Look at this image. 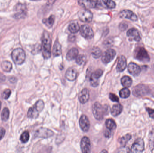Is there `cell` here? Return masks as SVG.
<instances>
[{
    "label": "cell",
    "instance_id": "cell-39",
    "mask_svg": "<svg viewBox=\"0 0 154 153\" xmlns=\"http://www.w3.org/2000/svg\"><path fill=\"white\" fill-rule=\"evenodd\" d=\"M109 98L112 101L114 102H119V99L118 97L114 93H109Z\"/></svg>",
    "mask_w": 154,
    "mask_h": 153
},
{
    "label": "cell",
    "instance_id": "cell-13",
    "mask_svg": "<svg viewBox=\"0 0 154 153\" xmlns=\"http://www.w3.org/2000/svg\"><path fill=\"white\" fill-rule=\"evenodd\" d=\"M81 35L87 39H91L94 37V32L88 25H83L80 28Z\"/></svg>",
    "mask_w": 154,
    "mask_h": 153
},
{
    "label": "cell",
    "instance_id": "cell-21",
    "mask_svg": "<svg viewBox=\"0 0 154 153\" xmlns=\"http://www.w3.org/2000/svg\"><path fill=\"white\" fill-rule=\"evenodd\" d=\"M77 71L75 68L70 67L68 68L66 73V77L69 81H73L76 80L77 77Z\"/></svg>",
    "mask_w": 154,
    "mask_h": 153
},
{
    "label": "cell",
    "instance_id": "cell-25",
    "mask_svg": "<svg viewBox=\"0 0 154 153\" xmlns=\"http://www.w3.org/2000/svg\"><path fill=\"white\" fill-rule=\"evenodd\" d=\"M123 106L120 104H116L114 105L111 108V115L114 117L120 115L123 110Z\"/></svg>",
    "mask_w": 154,
    "mask_h": 153
},
{
    "label": "cell",
    "instance_id": "cell-10",
    "mask_svg": "<svg viewBox=\"0 0 154 153\" xmlns=\"http://www.w3.org/2000/svg\"><path fill=\"white\" fill-rule=\"evenodd\" d=\"M103 75V71L101 69H98L92 73L90 78L91 85L94 87H96L99 84V79Z\"/></svg>",
    "mask_w": 154,
    "mask_h": 153
},
{
    "label": "cell",
    "instance_id": "cell-45",
    "mask_svg": "<svg viewBox=\"0 0 154 153\" xmlns=\"http://www.w3.org/2000/svg\"><path fill=\"white\" fill-rule=\"evenodd\" d=\"M101 153H107L108 152H107L106 151V150H103V151H102V152H101Z\"/></svg>",
    "mask_w": 154,
    "mask_h": 153
},
{
    "label": "cell",
    "instance_id": "cell-35",
    "mask_svg": "<svg viewBox=\"0 0 154 153\" xmlns=\"http://www.w3.org/2000/svg\"><path fill=\"white\" fill-rule=\"evenodd\" d=\"M119 94L121 98L126 99L130 96V91L127 88H125L120 90Z\"/></svg>",
    "mask_w": 154,
    "mask_h": 153
},
{
    "label": "cell",
    "instance_id": "cell-46",
    "mask_svg": "<svg viewBox=\"0 0 154 153\" xmlns=\"http://www.w3.org/2000/svg\"><path fill=\"white\" fill-rule=\"evenodd\" d=\"M1 106H2V103H1V102L0 101V110H1Z\"/></svg>",
    "mask_w": 154,
    "mask_h": 153
},
{
    "label": "cell",
    "instance_id": "cell-1",
    "mask_svg": "<svg viewBox=\"0 0 154 153\" xmlns=\"http://www.w3.org/2000/svg\"><path fill=\"white\" fill-rule=\"evenodd\" d=\"M51 40L49 33L48 31H44L42 37V44L41 49L42 50V55L45 59L49 58L51 56Z\"/></svg>",
    "mask_w": 154,
    "mask_h": 153
},
{
    "label": "cell",
    "instance_id": "cell-19",
    "mask_svg": "<svg viewBox=\"0 0 154 153\" xmlns=\"http://www.w3.org/2000/svg\"><path fill=\"white\" fill-rule=\"evenodd\" d=\"M128 70L130 74L134 76H137L140 74L141 69L138 65L134 63H131L128 64Z\"/></svg>",
    "mask_w": 154,
    "mask_h": 153
},
{
    "label": "cell",
    "instance_id": "cell-28",
    "mask_svg": "<svg viewBox=\"0 0 154 153\" xmlns=\"http://www.w3.org/2000/svg\"><path fill=\"white\" fill-rule=\"evenodd\" d=\"M1 68L4 72H10L12 69V64L9 61H3L1 63Z\"/></svg>",
    "mask_w": 154,
    "mask_h": 153
},
{
    "label": "cell",
    "instance_id": "cell-23",
    "mask_svg": "<svg viewBox=\"0 0 154 153\" xmlns=\"http://www.w3.org/2000/svg\"><path fill=\"white\" fill-rule=\"evenodd\" d=\"M62 53V48L58 40H56L52 49V54L54 57H58Z\"/></svg>",
    "mask_w": 154,
    "mask_h": 153
},
{
    "label": "cell",
    "instance_id": "cell-26",
    "mask_svg": "<svg viewBox=\"0 0 154 153\" xmlns=\"http://www.w3.org/2000/svg\"><path fill=\"white\" fill-rule=\"evenodd\" d=\"M79 54L78 49L76 48H73L68 52L66 55V58L68 61H71L76 58Z\"/></svg>",
    "mask_w": 154,
    "mask_h": 153
},
{
    "label": "cell",
    "instance_id": "cell-7",
    "mask_svg": "<svg viewBox=\"0 0 154 153\" xmlns=\"http://www.w3.org/2000/svg\"><path fill=\"white\" fill-rule=\"evenodd\" d=\"M150 92L149 87L145 84H138L135 86L133 90V93L135 96L142 97L147 95Z\"/></svg>",
    "mask_w": 154,
    "mask_h": 153
},
{
    "label": "cell",
    "instance_id": "cell-36",
    "mask_svg": "<svg viewBox=\"0 0 154 153\" xmlns=\"http://www.w3.org/2000/svg\"><path fill=\"white\" fill-rule=\"evenodd\" d=\"M131 135L130 134H127L123 137L120 139V143L122 146H125L128 142L131 139Z\"/></svg>",
    "mask_w": 154,
    "mask_h": 153
},
{
    "label": "cell",
    "instance_id": "cell-12",
    "mask_svg": "<svg viewBox=\"0 0 154 153\" xmlns=\"http://www.w3.org/2000/svg\"><path fill=\"white\" fill-rule=\"evenodd\" d=\"M15 13L14 17L19 19L24 18L27 14V7L25 4L19 3L16 4L15 7Z\"/></svg>",
    "mask_w": 154,
    "mask_h": 153
},
{
    "label": "cell",
    "instance_id": "cell-9",
    "mask_svg": "<svg viewBox=\"0 0 154 153\" xmlns=\"http://www.w3.org/2000/svg\"><path fill=\"white\" fill-rule=\"evenodd\" d=\"M78 17L83 22H90L93 19V14L90 11L86 9L79 11L78 13Z\"/></svg>",
    "mask_w": 154,
    "mask_h": 153
},
{
    "label": "cell",
    "instance_id": "cell-22",
    "mask_svg": "<svg viewBox=\"0 0 154 153\" xmlns=\"http://www.w3.org/2000/svg\"><path fill=\"white\" fill-rule=\"evenodd\" d=\"M127 67V60L124 56L122 55L119 57L117 65V70L118 72H122Z\"/></svg>",
    "mask_w": 154,
    "mask_h": 153
},
{
    "label": "cell",
    "instance_id": "cell-15",
    "mask_svg": "<svg viewBox=\"0 0 154 153\" xmlns=\"http://www.w3.org/2000/svg\"><path fill=\"white\" fill-rule=\"evenodd\" d=\"M144 142L141 138H138L135 141L132 147V152L134 153L142 152L144 150Z\"/></svg>",
    "mask_w": 154,
    "mask_h": 153
},
{
    "label": "cell",
    "instance_id": "cell-30",
    "mask_svg": "<svg viewBox=\"0 0 154 153\" xmlns=\"http://www.w3.org/2000/svg\"><path fill=\"white\" fill-rule=\"evenodd\" d=\"M106 125L108 129L110 130H115L116 128V124L112 119H108L106 121Z\"/></svg>",
    "mask_w": 154,
    "mask_h": 153
},
{
    "label": "cell",
    "instance_id": "cell-32",
    "mask_svg": "<svg viewBox=\"0 0 154 153\" xmlns=\"http://www.w3.org/2000/svg\"><path fill=\"white\" fill-rule=\"evenodd\" d=\"M91 55L94 58H99L102 55V51L99 48L94 47L91 51Z\"/></svg>",
    "mask_w": 154,
    "mask_h": 153
},
{
    "label": "cell",
    "instance_id": "cell-2",
    "mask_svg": "<svg viewBox=\"0 0 154 153\" xmlns=\"http://www.w3.org/2000/svg\"><path fill=\"white\" fill-rule=\"evenodd\" d=\"M109 107L106 105L102 106L100 103L96 102L92 106V113L96 119L101 120L105 115H107L109 112Z\"/></svg>",
    "mask_w": 154,
    "mask_h": 153
},
{
    "label": "cell",
    "instance_id": "cell-8",
    "mask_svg": "<svg viewBox=\"0 0 154 153\" xmlns=\"http://www.w3.org/2000/svg\"><path fill=\"white\" fill-rule=\"evenodd\" d=\"M54 134V132L51 129L41 128L36 130L34 136L38 138H48L53 136Z\"/></svg>",
    "mask_w": 154,
    "mask_h": 153
},
{
    "label": "cell",
    "instance_id": "cell-14",
    "mask_svg": "<svg viewBox=\"0 0 154 153\" xmlns=\"http://www.w3.org/2000/svg\"><path fill=\"white\" fill-rule=\"evenodd\" d=\"M80 147L82 153H90L91 150V144L89 138L87 137H83L80 142Z\"/></svg>",
    "mask_w": 154,
    "mask_h": 153
},
{
    "label": "cell",
    "instance_id": "cell-20",
    "mask_svg": "<svg viewBox=\"0 0 154 153\" xmlns=\"http://www.w3.org/2000/svg\"><path fill=\"white\" fill-rule=\"evenodd\" d=\"M90 98L89 92L88 89H83L79 94V100L81 104H85L88 102Z\"/></svg>",
    "mask_w": 154,
    "mask_h": 153
},
{
    "label": "cell",
    "instance_id": "cell-42",
    "mask_svg": "<svg viewBox=\"0 0 154 153\" xmlns=\"http://www.w3.org/2000/svg\"><path fill=\"white\" fill-rule=\"evenodd\" d=\"M112 131L113 130H110L109 129H108L107 130H106L105 133V137H107V138H109V137H111L112 136V134H113Z\"/></svg>",
    "mask_w": 154,
    "mask_h": 153
},
{
    "label": "cell",
    "instance_id": "cell-38",
    "mask_svg": "<svg viewBox=\"0 0 154 153\" xmlns=\"http://www.w3.org/2000/svg\"><path fill=\"white\" fill-rule=\"evenodd\" d=\"M11 94V91L10 89H5L2 93V97L5 100H7L10 98Z\"/></svg>",
    "mask_w": 154,
    "mask_h": 153
},
{
    "label": "cell",
    "instance_id": "cell-17",
    "mask_svg": "<svg viewBox=\"0 0 154 153\" xmlns=\"http://www.w3.org/2000/svg\"><path fill=\"white\" fill-rule=\"evenodd\" d=\"M127 36L129 38L130 40L139 42L141 40V37L139 31L134 28L128 30L127 32Z\"/></svg>",
    "mask_w": 154,
    "mask_h": 153
},
{
    "label": "cell",
    "instance_id": "cell-31",
    "mask_svg": "<svg viewBox=\"0 0 154 153\" xmlns=\"http://www.w3.org/2000/svg\"><path fill=\"white\" fill-rule=\"evenodd\" d=\"M10 116V111L8 108L5 107L2 111L1 114V119L2 121H7L9 118Z\"/></svg>",
    "mask_w": 154,
    "mask_h": 153
},
{
    "label": "cell",
    "instance_id": "cell-5",
    "mask_svg": "<svg viewBox=\"0 0 154 153\" xmlns=\"http://www.w3.org/2000/svg\"><path fill=\"white\" fill-rule=\"evenodd\" d=\"M134 57L137 59L142 62H148L150 58L146 49L143 47L137 48L134 51Z\"/></svg>",
    "mask_w": 154,
    "mask_h": 153
},
{
    "label": "cell",
    "instance_id": "cell-6",
    "mask_svg": "<svg viewBox=\"0 0 154 153\" xmlns=\"http://www.w3.org/2000/svg\"><path fill=\"white\" fill-rule=\"evenodd\" d=\"M78 3L86 9L101 7L99 0H78Z\"/></svg>",
    "mask_w": 154,
    "mask_h": 153
},
{
    "label": "cell",
    "instance_id": "cell-33",
    "mask_svg": "<svg viewBox=\"0 0 154 153\" xmlns=\"http://www.w3.org/2000/svg\"><path fill=\"white\" fill-rule=\"evenodd\" d=\"M68 29L71 33H75L79 31L80 30V27L78 23L74 22L69 24Z\"/></svg>",
    "mask_w": 154,
    "mask_h": 153
},
{
    "label": "cell",
    "instance_id": "cell-27",
    "mask_svg": "<svg viewBox=\"0 0 154 153\" xmlns=\"http://www.w3.org/2000/svg\"><path fill=\"white\" fill-rule=\"evenodd\" d=\"M121 84L125 88H128L130 87L132 85L133 81L132 79L129 76L125 75L123 76L121 79Z\"/></svg>",
    "mask_w": 154,
    "mask_h": 153
},
{
    "label": "cell",
    "instance_id": "cell-29",
    "mask_svg": "<svg viewBox=\"0 0 154 153\" xmlns=\"http://www.w3.org/2000/svg\"><path fill=\"white\" fill-rule=\"evenodd\" d=\"M55 16L51 15L47 19H44L43 20V23L49 28H51L55 22Z\"/></svg>",
    "mask_w": 154,
    "mask_h": 153
},
{
    "label": "cell",
    "instance_id": "cell-34",
    "mask_svg": "<svg viewBox=\"0 0 154 153\" xmlns=\"http://www.w3.org/2000/svg\"><path fill=\"white\" fill-rule=\"evenodd\" d=\"M29 133L28 131H25L21 135L20 140L23 143H26L29 141Z\"/></svg>",
    "mask_w": 154,
    "mask_h": 153
},
{
    "label": "cell",
    "instance_id": "cell-24",
    "mask_svg": "<svg viewBox=\"0 0 154 153\" xmlns=\"http://www.w3.org/2000/svg\"><path fill=\"white\" fill-rule=\"evenodd\" d=\"M101 7L114 9L116 7V3L113 0H99Z\"/></svg>",
    "mask_w": 154,
    "mask_h": 153
},
{
    "label": "cell",
    "instance_id": "cell-40",
    "mask_svg": "<svg viewBox=\"0 0 154 153\" xmlns=\"http://www.w3.org/2000/svg\"><path fill=\"white\" fill-rule=\"evenodd\" d=\"M113 41L112 40L109 38L106 40L104 42V45L106 47H110L113 45Z\"/></svg>",
    "mask_w": 154,
    "mask_h": 153
},
{
    "label": "cell",
    "instance_id": "cell-11",
    "mask_svg": "<svg viewBox=\"0 0 154 153\" xmlns=\"http://www.w3.org/2000/svg\"><path fill=\"white\" fill-rule=\"evenodd\" d=\"M116 53L114 49H109L102 54L101 60L104 63L107 64L112 61L116 57Z\"/></svg>",
    "mask_w": 154,
    "mask_h": 153
},
{
    "label": "cell",
    "instance_id": "cell-43",
    "mask_svg": "<svg viewBox=\"0 0 154 153\" xmlns=\"http://www.w3.org/2000/svg\"><path fill=\"white\" fill-rule=\"evenodd\" d=\"M5 134V130L3 128L0 127V141L2 140Z\"/></svg>",
    "mask_w": 154,
    "mask_h": 153
},
{
    "label": "cell",
    "instance_id": "cell-16",
    "mask_svg": "<svg viewBox=\"0 0 154 153\" xmlns=\"http://www.w3.org/2000/svg\"><path fill=\"white\" fill-rule=\"evenodd\" d=\"M79 124L81 129L84 132L89 131L90 127V123L88 117L86 115H83L80 117L79 120Z\"/></svg>",
    "mask_w": 154,
    "mask_h": 153
},
{
    "label": "cell",
    "instance_id": "cell-18",
    "mask_svg": "<svg viewBox=\"0 0 154 153\" xmlns=\"http://www.w3.org/2000/svg\"><path fill=\"white\" fill-rule=\"evenodd\" d=\"M120 18L128 19L133 21L137 20V17L136 14L132 11L128 10H125L121 11L119 13Z\"/></svg>",
    "mask_w": 154,
    "mask_h": 153
},
{
    "label": "cell",
    "instance_id": "cell-4",
    "mask_svg": "<svg viewBox=\"0 0 154 153\" xmlns=\"http://www.w3.org/2000/svg\"><path fill=\"white\" fill-rule=\"evenodd\" d=\"M11 57L16 64L21 65L24 63L26 58V54L22 49L16 48L12 51Z\"/></svg>",
    "mask_w": 154,
    "mask_h": 153
},
{
    "label": "cell",
    "instance_id": "cell-41",
    "mask_svg": "<svg viewBox=\"0 0 154 153\" xmlns=\"http://www.w3.org/2000/svg\"><path fill=\"white\" fill-rule=\"evenodd\" d=\"M128 28V25L124 22H122L119 25V28L121 31H125Z\"/></svg>",
    "mask_w": 154,
    "mask_h": 153
},
{
    "label": "cell",
    "instance_id": "cell-44",
    "mask_svg": "<svg viewBox=\"0 0 154 153\" xmlns=\"http://www.w3.org/2000/svg\"><path fill=\"white\" fill-rule=\"evenodd\" d=\"M119 152H125V153H128L130 152V151L128 148H127V147H123L121 148V150H120Z\"/></svg>",
    "mask_w": 154,
    "mask_h": 153
},
{
    "label": "cell",
    "instance_id": "cell-3",
    "mask_svg": "<svg viewBox=\"0 0 154 153\" xmlns=\"http://www.w3.org/2000/svg\"><path fill=\"white\" fill-rule=\"evenodd\" d=\"M45 104L42 100H39L36 102L34 106L29 108L28 111L27 116L31 119H36L38 117L40 113L44 109Z\"/></svg>",
    "mask_w": 154,
    "mask_h": 153
},
{
    "label": "cell",
    "instance_id": "cell-37",
    "mask_svg": "<svg viewBox=\"0 0 154 153\" xmlns=\"http://www.w3.org/2000/svg\"><path fill=\"white\" fill-rule=\"evenodd\" d=\"M86 59V57L84 55L80 54L78 55L76 58V62L79 65L82 64L85 62Z\"/></svg>",
    "mask_w": 154,
    "mask_h": 153
}]
</instances>
